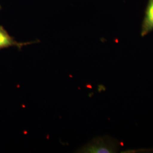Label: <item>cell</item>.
<instances>
[{
    "label": "cell",
    "mask_w": 153,
    "mask_h": 153,
    "mask_svg": "<svg viewBox=\"0 0 153 153\" xmlns=\"http://www.w3.org/2000/svg\"><path fill=\"white\" fill-rule=\"evenodd\" d=\"M35 43V42L25 43L18 42L9 35L3 26H0V50L11 47H15L19 49H21L22 47L25 45Z\"/></svg>",
    "instance_id": "2"
},
{
    "label": "cell",
    "mask_w": 153,
    "mask_h": 153,
    "mask_svg": "<svg viewBox=\"0 0 153 153\" xmlns=\"http://www.w3.org/2000/svg\"><path fill=\"white\" fill-rule=\"evenodd\" d=\"M118 146L116 143L108 140L99 138L82 149L84 153H115Z\"/></svg>",
    "instance_id": "1"
},
{
    "label": "cell",
    "mask_w": 153,
    "mask_h": 153,
    "mask_svg": "<svg viewBox=\"0 0 153 153\" xmlns=\"http://www.w3.org/2000/svg\"><path fill=\"white\" fill-rule=\"evenodd\" d=\"M152 31H153V0H149L142 23L141 32V36H145Z\"/></svg>",
    "instance_id": "3"
}]
</instances>
